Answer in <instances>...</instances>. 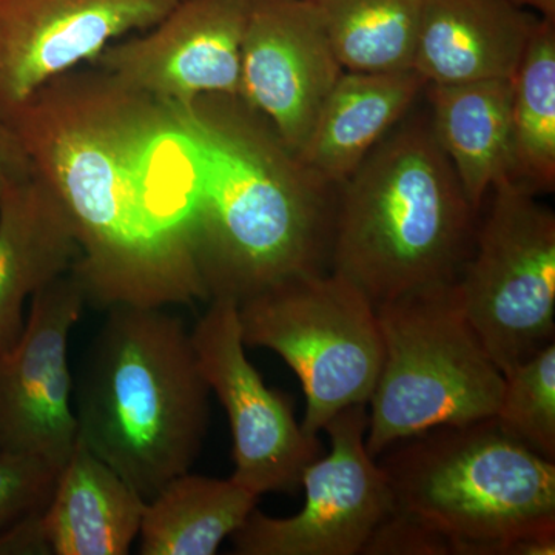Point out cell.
I'll list each match as a JSON object with an SVG mask.
<instances>
[{"label": "cell", "mask_w": 555, "mask_h": 555, "mask_svg": "<svg viewBox=\"0 0 555 555\" xmlns=\"http://www.w3.org/2000/svg\"><path fill=\"white\" fill-rule=\"evenodd\" d=\"M5 119L68 214L87 305L207 301L196 261L206 169L178 108L87 65Z\"/></svg>", "instance_id": "6da1fadb"}, {"label": "cell", "mask_w": 555, "mask_h": 555, "mask_svg": "<svg viewBox=\"0 0 555 555\" xmlns=\"http://www.w3.org/2000/svg\"><path fill=\"white\" fill-rule=\"evenodd\" d=\"M204 156L196 261L207 301L240 306L291 278L331 270L338 188L240 96L178 108Z\"/></svg>", "instance_id": "7a4b0ae2"}, {"label": "cell", "mask_w": 555, "mask_h": 555, "mask_svg": "<svg viewBox=\"0 0 555 555\" xmlns=\"http://www.w3.org/2000/svg\"><path fill=\"white\" fill-rule=\"evenodd\" d=\"M208 397L181 318L164 308L115 306L80 372L78 438L149 502L195 465Z\"/></svg>", "instance_id": "3957f363"}, {"label": "cell", "mask_w": 555, "mask_h": 555, "mask_svg": "<svg viewBox=\"0 0 555 555\" xmlns=\"http://www.w3.org/2000/svg\"><path fill=\"white\" fill-rule=\"evenodd\" d=\"M478 215L429 112H411L339 185L331 270L375 308L449 286L473 250Z\"/></svg>", "instance_id": "277c9868"}, {"label": "cell", "mask_w": 555, "mask_h": 555, "mask_svg": "<svg viewBox=\"0 0 555 555\" xmlns=\"http://www.w3.org/2000/svg\"><path fill=\"white\" fill-rule=\"evenodd\" d=\"M379 456L392 507L443 535L452 555L555 554V462L494 416L434 427Z\"/></svg>", "instance_id": "5b68a950"}, {"label": "cell", "mask_w": 555, "mask_h": 555, "mask_svg": "<svg viewBox=\"0 0 555 555\" xmlns=\"http://www.w3.org/2000/svg\"><path fill=\"white\" fill-rule=\"evenodd\" d=\"M377 313L383 364L367 404L369 454L495 415L505 377L467 321L455 283L385 302Z\"/></svg>", "instance_id": "8992f818"}, {"label": "cell", "mask_w": 555, "mask_h": 555, "mask_svg": "<svg viewBox=\"0 0 555 555\" xmlns=\"http://www.w3.org/2000/svg\"><path fill=\"white\" fill-rule=\"evenodd\" d=\"M238 318L246 347L272 350L297 375L310 436L345 409L369 404L382 371V328L374 302L345 276L291 278L241 302Z\"/></svg>", "instance_id": "52a82bcc"}, {"label": "cell", "mask_w": 555, "mask_h": 555, "mask_svg": "<svg viewBox=\"0 0 555 555\" xmlns=\"http://www.w3.org/2000/svg\"><path fill=\"white\" fill-rule=\"evenodd\" d=\"M455 288L467 321L503 374L553 343L554 211L516 182L496 185Z\"/></svg>", "instance_id": "ba28073f"}, {"label": "cell", "mask_w": 555, "mask_h": 555, "mask_svg": "<svg viewBox=\"0 0 555 555\" xmlns=\"http://www.w3.org/2000/svg\"><path fill=\"white\" fill-rule=\"evenodd\" d=\"M367 404L335 415L324 430L331 452L302 474L305 505L295 516L254 509L232 539L240 555H358L392 509L385 470L366 448Z\"/></svg>", "instance_id": "9c48e42d"}, {"label": "cell", "mask_w": 555, "mask_h": 555, "mask_svg": "<svg viewBox=\"0 0 555 555\" xmlns=\"http://www.w3.org/2000/svg\"><path fill=\"white\" fill-rule=\"evenodd\" d=\"M203 377L228 414L233 438L235 483L261 495L295 494L302 474L321 456L323 444L306 433L292 401L266 386L246 356L238 306L210 299L190 332Z\"/></svg>", "instance_id": "30bf717a"}, {"label": "cell", "mask_w": 555, "mask_h": 555, "mask_svg": "<svg viewBox=\"0 0 555 555\" xmlns=\"http://www.w3.org/2000/svg\"><path fill=\"white\" fill-rule=\"evenodd\" d=\"M86 294L68 272L31 297L16 345L0 357V448L62 469L78 441L68 343Z\"/></svg>", "instance_id": "8fae6325"}, {"label": "cell", "mask_w": 555, "mask_h": 555, "mask_svg": "<svg viewBox=\"0 0 555 555\" xmlns=\"http://www.w3.org/2000/svg\"><path fill=\"white\" fill-rule=\"evenodd\" d=\"M250 0H178L155 25L116 40L93 61L113 78L173 108L240 96Z\"/></svg>", "instance_id": "7c38bea8"}, {"label": "cell", "mask_w": 555, "mask_h": 555, "mask_svg": "<svg viewBox=\"0 0 555 555\" xmlns=\"http://www.w3.org/2000/svg\"><path fill=\"white\" fill-rule=\"evenodd\" d=\"M178 0H0V115L116 40L147 30Z\"/></svg>", "instance_id": "4fadbf2b"}, {"label": "cell", "mask_w": 555, "mask_h": 555, "mask_svg": "<svg viewBox=\"0 0 555 555\" xmlns=\"http://www.w3.org/2000/svg\"><path fill=\"white\" fill-rule=\"evenodd\" d=\"M241 50V100L298 155L345 72L315 11L306 0H250Z\"/></svg>", "instance_id": "5bb4252c"}, {"label": "cell", "mask_w": 555, "mask_h": 555, "mask_svg": "<svg viewBox=\"0 0 555 555\" xmlns=\"http://www.w3.org/2000/svg\"><path fill=\"white\" fill-rule=\"evenodd\" d=\"M539 17L514 0H426L414 69L427 86L511 79Z\"/></svg>", "instance_id": "9a60e30c"}, {"label": "cell", "mask_w": 555, "mask_h": 555, "mask_svg": "<svg viewBox=\"0 0 555 555\" xmlns=\"http://www.w3.org/2000/svg\"><path fill=\"white\" fill-rule=\"evenodd\" d=\"M79 257L61 199L38 173L0 198V357L24 331V305L72 272Z\"/></svg>", "instance_id": "2e32d148"}, {"label": "cell", "mask_w": 555, "mask_h": 555, "mask_svg": "<svg viewBox=\"0 0 555 555\" xmlns=\"http://www.w3.org/2000/svg\"><path fill=\"white\" fill-rule=\"evenodd\" d=\"M426 80L415 69L343 72L298 156L339 188L414 108Z\"/></svg>", "instance_id": "e0dca14e"}, {"label": "cell", "mask_w": 555, "mask_h": 555, "mask_svg": "<svg viewBox=\"0 0 555 555\" xmlns=\"http://www.w3.org/2000/svg\"><path fill=\"white\" fill-rule=\"evenodd\" d=\"M145 506L147 500L78 438L40 514V529L51 554L126 555Z\"/></svg>", "instance_id": "ac0fdd59"}, {"label": "cell", "mask_w": 555, "mask_h": 555, "mask_svg": "<svg viewBox=\"0 0 555 555\" xmlns=\"http://www.w3.org/2000/svg\"><path fill=\"white\" fill-rule=\"evenodd\" d=\"M429 119L474 210L496 185L513 182L511 79L426 86Z\"/></svg>", "instance_id": "d6986e66"}, {"label": "cell", "mask_w": 555, "mask_h": 555, "mask_svg": "<svg viewBox=\"0 0 555 555\" xmlns=\"http://www.w3.org/2000/svg\"><path fill=\"white\" fill-rule=\"evenodd\" d=\"M259 496L235 483L185 473L150 499L139 531L142 555H214L257 509Z\"/></svg>", "instance_id": "ffe728a7"}, {"label": "cell", "mask_w": 555, "mask_h": 555, "mask_svg": "<svg viewBox=\"0 0 555 555\" xmlns=\"http://www.w3.org/2000/svg\"><path fill=\"white\" fill-rule=\"evenodd\" d=\"M346 72L414 69L426 0H306Z\"/></svg>", "instance_id": "44dd1931"}, {"label": "cell", "mask_w": 555, "mask_h": 555, "mask_svg": "<svg viewBox=\"0 0 555 555\" xmlns=\"http://www.w3.org/2000/svg\"><path fill=\"white\" fill-rule=\"evenodd\" d=\"M511 86L513 182L545 195L555 188V21L539 17Z\"/></svg>", "instance_id": "7402d4cb"}, {"label": "cell", "mask_w": 555, "mask_h": 555, "mask_svg": "<svg viewBox=\"0 0 555 555\" xmlns=\"http://www.w3.org/2000/svg\"><path fill=\"white\" fill-rule=\"evenodd\" d=\"M503 377L495 422L535 454L555 462V341Z\"/></svg>", "instance_id": "603a6c76"}, {"label": "cell", "mask_w": 555, "mask_h": 555, "mask_svg": "<svg viewBox=\"0 0 555 555\" xmlns=\"http://www.w3.org/2000/svg\"><path fill=\"white\" fill-rule=\"evenodd\" d=\"M60 469L42 459L0 448V532L49 505Z\"/></svg>", "instance_id": "cb8c5ba5"}, {"label": "cell", "mask_w": 555, "mask_h": 555, "mask_svg": "<svg viewBox=\"0 0 555 555\" xmlns=\"http://www.w3.org/2000/svg\"><path fill=\"white\" fill-rule=\"evenodd\" d=\"M364 555H452L443 535L392 507L367 540Z\"/></svg>", "instance_id": "d4e9b609"}, {"label": "cell", "mask_w": 555, "mask_h": 555, "mask_svg": "<svg viewBox=\"0 0 555 555\" xmlns=\"http://www.w3.org/2000/svg\"><path fill=\"white\" fill-rule=\"evenodd\" d=\"M36 177V167L21 138L0 115V198Z\"/></svg>", "instance_id": "484cf974"}, {"label": "cell", "mask_w": 555, "mask_h": 555, "mask_svg": "<svg viewBox=\"0 0 555 555\" xmlns=\"http://www.w3.org/2000/svg\"><path fill=\"white\" fill-rule=\"evenodd\" d=\"M524 9L532 11L537 16L555 21V0H514Z\"/></svg>", "instance_id": "4316f807"}]
</instances>
